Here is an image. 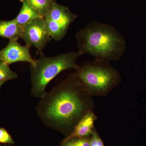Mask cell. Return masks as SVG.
<instances>
[{"label":"cell","mask_w":146,"mask_h":146,"mask_svg":"<svg viewBox=\"0 0 146 146\" xmlns=\"http://www.w3.org/2000/svg\"><path fill=\"white\" fill-rule=\"evenodd\" d=\"M44 18L47 31L51 39L56 41L63 39L68 29L57 22L46 17Z\"/></svg>","instance_id":"11"},{"label":"cell","mask_w":146,"mask_h":146,"mask_svg":"<svg viewBox=\"0 0 146 146\" xmlns=\"http://www.w3.org/2000/svg\"><path fill=\"white\" fill-rule=\"evenodd\" d=\"M94 107L92 96L73 74L46 93L37 111L48 125L70 134L82 117L94 111Z\"/></svg>","instance_id":"1"},{"label":"cell","mask_w":146,"mask_h":146,"mask_svg":"<svg viewBox=\"0 0 146 146\" xmlns=\"http://www.w3.org/2000/svg\"><path fill=\"white\" fill-rule=\"evenodd\" d=\"M97 116L94 111L88 112L80 120L74 127L72 131L66 138L72 137L89 138L94 132V123L97 120Z\"/></svg>","instance_id":"8"},{"label":"cell","mask_w":146,"mask_h":146,"mask_svg":"<svg viewBox=\"0 0 146 146\" xmlns=\"http://www.w3.org/2000/svg\"><path fill=\"white\" fill-rule=\"evenodd\" d=\"M30 48L27 45L20 44L17 40H9L7 46L0 50V60L8 65L19 62L33 65L35 60L32 57Z\"/></svg>","instance_id":"6"},{"label":"cell","mask_w":146,"mask_h":146,"mask_svg":"<svg viewBox=\"0 0 146 146\" xmlns=\"http://www.w3.org/2000/svg\"><path fill=\"white\" fill-rule=\"evenodd\" d=\"M0 143L14 145V142L11 136L4 128L0 127Z\"/></svg>","instance_id":"15"},{"label":"cell","mask_w":146,"mask_h":146,"mask_svg":"<svg viewBox=\"0 0 146 146\" xmlns=\"http://www.w3.org/2000/svg\"><path fill=\"white\" fill-rule=\"evenodd\" d=\"M20 1H21V2H22V1H23V0H20Z\"/></svg>","instance_id":"19"},{"label":"cell","mask_w":146,"mask_h":146,"mask_svg":"<svg viewBox=\"0 0 146 146\" xmlns=\"http://www.w3.org/2000/svg\"><path fill=\"white\" fill-rule=\"evenodd\" d=\"M44 17L57 22L68 30L69 27L77 18L69 8L54 2L48 12Z\"/></svg>","instance_id":"7"},{"label":"cell","mask_w":146,"mask_h":146,"mask_svg":"<svg viewBox=\"0 0 146 146\" xmlns=\"http://www.w3.org/2000/svg\"><path fill=\"white\" fill-rule=\"evenodd\" d=\"M53 1H54V0H53Z\"/></svg>","instance_id":"20"},{"label":"cell","mask_w":146,"mask_h":146,"mask_svg":"<svg viewBox=\"0 0 146 146\" xmlns=\"http://www.w3.org/2000/svg\"><path fill=\"white\" fill-rule=\"evenodd\" d=\"M3 85V84H0V89H1V86L2 85Z\"/></svg>","instance_id":"17"},{"label":"cell","mask_w":146,"mask_h":146,"mask_svg":"<svg viewBox=\"0 0 146 146\" xmlns=\"http://www.w3.org/2000/svg\"><path fill=\"white\" fill-rule=\"evenodd\" d=\"M74 74L92 97L106 96L121 81L119 71L109 62L98 59L80 66Z\"/></svg>","instance_id":"3"},{"label":"cell","mask_w":146,"mask_h":146,"mask_svg":"<svg viewBox=\"0 0 146 146\" xmlns=\"http://www.w3.org/2000/svg\"><path fill=\"white\" fill-rule=\"evenodd\" d=\"M90 146H105L103 141L97 132L95 127L90 138Z\"/></svg>","instance_id":"16"},{"label":"cell","mask_w":146,"mask_h":146,"mask_svg":"<svg viewBox=\"0 0 146 146\" xmlns=\"http://www.w3.org/2000/svg\"><path fill=\"white\" fill-rule=\"evenodd\" d=\"M91 137L89 138L72 137L65 138L62 141L60 146H90Z\"/></svg>","instance_id":"14"},{"label":"cell","mask_w":146,"mask_h":146,"mask_svg":"<svg viewBox=\"0 0 146 146\" xmlns=\"http://www.w3.org/2000/svg\"><path fill=\"white\" fill-rule=\"evenodd\" d=\"M22 8L16 18L13 19L20 26L23 27L37 18H44L33 9L26 1L23 0Z\"/></svg>","instance_id":"10"},{"label":"cell","mask_w":146,"mask_h":146,"mask_svg":"<svg viewBox=\"0 0 146 146\" xmlns=\"http://www.w3.org/2000/svg\"><path fill=\"white\" fill-rule=\"evenodd\" d=\"M23 27L14 20H0V37L9 40H18L22 35Z\"/></svg>","instance_id":"9"},{"label":"cell","mask_w":146,"mask_h":146,"mask_svg":"<svg viewBox=\"0 0 146 146\" xmlns=\"http://www.w3.org/2000/svg\"><path fill=\"white\" fill-rule=\"evenodd\" d=\"M21 38L30 48L34 47L43 56V50L51 40L44 18H37L24 27Z\"/></svg>","instance_id":"5"},{"label":"cell","mask_w":146,"mask_h":146,"mask_svg":"<svg viewBox=\"0 0 146 146\" xmlns=\"http://www.w3.org/2000/svg\"><path fill=\"white\" fill-rule=\"evenodd\" d=\"M36 12L44 17L54 1L53 0H25Z\"/></svg>","instance_id":"12"},{"label":"cell","mask_w":146,"mask_h":146,"mask_svg":"<svg viewBox=\"0 0 146 146\" xmlns=\"http://www.w3.org/2000/svg\"><path fill=\"white\" fill-rule=\"evenodd\" d=\"M76 38L78 51L82 54L109 62L120 59L126 48L122 35L111 25L101 22L89 23L78 32Z\"/></svg>","instance_id":"2"},{"label":"cell","mask_w":146,"mask_h":146,"mask_svg":"<svg viewBox=\"0 0 146 146\" xmlns=\"http://www.w3.org/2000/svg\"><path fill=\"white\" fill-rule=\"evenodd\" d=\"M0 146H7V145L3 146V145H0Z\"/></svg>","instance_id":"18"},{"label":"cell","mask_w":146,"mask_h":146,"mask_svg":"<svg viewBox=\"0 0 146 146\" xmlns=\"http://www.w3.org/2000/svg\"><path fill=\"white\" fill-rule=\"evenodd\" d=\"M82 55L78 52L71 51L52 57L42 56L31 65V94L36 98H43L50 82L63 71L69 69L76 70L80 66L76 63Z\"/></svg>","instance_id":"4"},{"label":"cell","mask_w":146,"mask_h":146,"mask_svg":"<svg viewBox=\"0 0 146 146\" xmlns=\"http://www.w3.org/2000/svg\"><path fill=\"white\" fill-rule=\"evenodd\" d=\"M17 78V74L10 69L9 65L0 60V84H3L6 82Z\"/></svg>","instance_id":"13"}]
</instances>
